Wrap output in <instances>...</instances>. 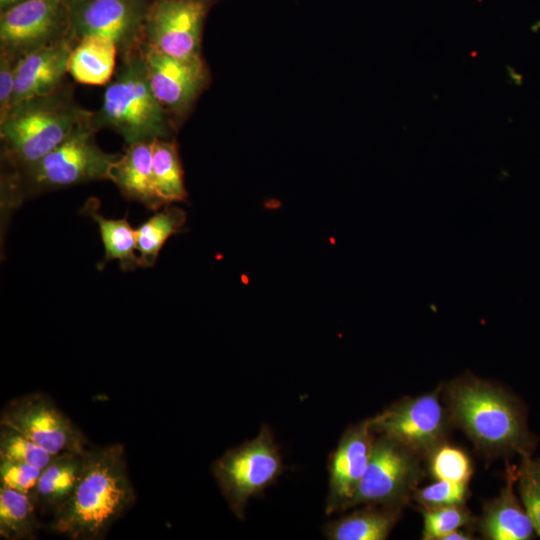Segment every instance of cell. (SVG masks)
Masks as SVG:
<instances>
[{
  "label": "cell",
  "instance_id": "cell-34",
  "mask_svg": "<svg viewBox=\"0 0 540 540\" xmlns=\"http://www.w3.org/2000/svg\"><path fill=\"white\" fill-rule=\"evenodd\" d=\"M24 0H0V9L1 11L19 3V2H22Z\"/></svg>",
  "mask_w": 540,
  "mask_h": 540
},
{
  "label": "cell",
  "instance_id": "cell-15",
  "mask_svg": "<svg viewBox=\"0 0 540 540\" xmlns=\"http://www.w3.org/2000/svg\"><path fill=\"white\" fill-rule=\"evenodd\" d=\"M76 42L70 33L17 60L12 108L30 98L50 94L64 84L69 56Z\"/></svg>",
  "mask_w": 540,
  "mask_h": 540
},
{
  "label": "cell",
  "instance_id": "cell-13",
  "mask_svg": "<svg viewBox=\"0 0 540 540\" xmlns=\"http://www.w3.org/2000/svg\"><path fill=\"white\" fill-rule=\"evenodd\" d=\"M370 428L408 448L428 449L443 433V409L436 395H422L401 401L371 418Z\"/></svg>",
  "mask_w": 540,
  "mask_h": 540
},
{
  "label": "cell",
  "instance_id": "cell-19",
  "mask_svg": "<svg viewBox=\"0 0 540 540\" xmlns=\"http://www.w3.org/2000/svg\"><path fill=\"white\" fill-rule=\"evenodd\" d=\"M99 200L89 198L82 213L89 216L98 225L105 249L104 259L98 269L102 270L111 260L119 261L124 271L135 270L141 266L139 255L136 254V232L127 218L109 219L99 213Z\"/></svg>",
  "mask_w": 540,
  "mask_h": 540
},
{
  "label": "cell",
  "instance_id": "cell-9",
  "mask_svg": "<svg viewBox=\"0 0 540 540\" xmlns=\"http://www.w3.org/2000/svg\"><path fill=\"white\" fill-rule=\"evenodd\" d=\"M150 0H67L71 33L76 40L98 35L115 43L120 58L137 50L144 40Z\"/></svg>",
  "mask_w": 540,
  "mask_h": 540
},
{
  "label": "cell",
  "instance_id": "cell-35",
  "mask_svg": "<svg viewBox=\"0 0 540 540\" xmlns=\"http://www.w3.org/2000/svg\"><path fill=\"white\" fill-rule=\"evenodd\" d=\"M538 466H539V469H540V464H538Z\"/></svg>",
  "mask_w": 540,
  "mask_h": 540
},
{
  "label": "cell",
  "instance_id": "cell-12",
  "mask_svg": "<svg viewBox=\"0 0 540 540\" xmlns=\"http://www.w3.org/2000/svg\"><path fill=\"white\" fill-rule=\"evenodd\" d=\"M141 53L154 95L175 124L183 118L207 84L202 58L178 59L142 43Z\"/></svg>",
  "mask_w": 540,
  "mask_h": 540
},
{
  "label": "cell",
  "instance_id": "cell-22",
  "mask_svg": "<svg viewBox=\"0 0 540 540\" xmlns=\"http://www.w3.org/2000/svg\"><path fill=\"white\" fill-rule=\"evenodd\" d=\"M395 521L393 511L368 507L327 523L324 535L329 540H384Z\"/></svg>",
  "mask_w": 540,
  "mask_h": 540
},
{
  "label": "cell",
  "instance_id": "cell-8",
  "mask_svg": "<svg viewBox=\"0 0 540 540\" xmlns=\"http://www.w3.org/2000/svg\"><path fill=\"white\" fill-rule=\"evenodd\" d=\"M215 0H150L143 42L178 59L201 57L202 31Z\"/></svg>",
  "mask_w": 540,
  "mask_h": 540
},
{
  "label": "cell",
  "instance_id": "cell-32",
  "mask_svg": "<svg viewBox=\"0 0 540 540\" xmlns=\"http://www.w3.org/2000/svg\"><path fill=\"white\" fill-rule=\"evenodd\" d=\"M506 72H507V77L509 79V82L511 84H514L517 86L522 84L523 76L519 74L518 72H516V70L513 67L507 66Z\"/></svg>",
  "mask_w": 540,
  "mask_h": 540
},
{
  "label": "cell",
  "instance_id": "cell-6",
  "mask_svg": "<svg viewBox=\"0 0 540 540\" xmlns=\"http://www.w3.org/2000/svg\"><path fill=\"white\" fill-rule=\"evenodd\" d=\"M449 399L458 422L480 445L517 450L524 445L526 433L520 413L504 392L468 382L452 387Z\"/></svg>",
  "mask_w": 540,
  "mask_h": 540
},
{
  "label": "cell",
  "instance_id": "cell-23",
  "mask_svg": "<svg viewBox=\"0 0 540 540\" xmlns=\"http://www.w3.org/2000/svg\"><path fill=\"white\" fill-rule=\"evenodd\" d=\"M185 221V211L169 204L135 229L136 249L142 267L155 264L161 248L173 234L181 231Z\"/></svg>",
  "mask_w": 540,
  "mask_h": 540
},
{
  "label": "cell",
  "instance_id": "cell-24",
  "mask_svg": "<svg viewBox=\"0 0 540 540\" xmlns=\"http://www.w3.org/2000/svg\"><path fill=\"white\" fill-rule=\"evenodd\" d=\"M36 506L22 492L0 486V536L5 540H35L40 529Z\"/></svg>",
  "mask_w": 540,
  "mask_h": 540
},
{
  "label": "cell",
  "instance_id": "cell-14",
  "mask_svg": "<svg viewBox=\"0 0 540 540\" xmlns=\"http://www.w3.org/2000/svg\"><path fill=\"white\" fill-rule=\"evenodd\" d=\"M370 419L348 428L329 458L326 514L346 510L366 470L373 445Z\"/></svg>",
  "mask_w": 540,
  "mask_h": 540
},
{
  "label": "cell",
  "instance_id": "cell-30",
  "mask_svg": "<svg viewBox=\"0 0 540 540\" xmlns=\"http://www.w3.org/2000/svg\"><path fill=\"white\" fill-rule=\"evenodd\" d=\"M520 494L525 511L540 537V469L528 462L520 478Z\"/></svg>",
  "mask_w": 540,
  "mask_h": 540
},
{
  "label": "cell",
  "instance_id": "cell-16",
  "mask_svg": "<svg viewBox=\"0 0 540 540\" xmlns=\"http://www.w3.org/2000/svg\"><path fill=\"white\" fill-rule=\"evenodd\" d=\"M152 140L126 145L110 173L122 195L151 210L164 207L155 187L152 164Z\"/></svg>",
  "mask_w": 540,
  "mask_h": 540
},
{
  "label": "cell",
  "instance_id": "cell-7",
  "mask_svg": "<svg viewBox=\"0 0 540 540\" xmlns=\"http://www.w3.org/2000/svg\"><path fill=\"white\" fill-rule=\"evenodd\" d=\"M0 425L25 435L52 455L84 452L89 443L54 400L41 392L27 393L7 402L0 414Z\"/></svg>",
  "mask_w": 540,
  "mask_h": 540
},
{
  "label": "cell",
  "instance_id": "cell-27",
  "mask_svg": "<svg viewBox=\"0 0 540 540\" xmlns=\"http://www.w3.org/2000/svg\"><path fill=\"white\" fill-rule=\"evenodd\" d=\"M41 468L8 459H0V486L32 496L42 473Z\"/></svg>",
  "mask_w": 540,
  "mask_h": 540
},
{
  "label": "cell",
  "instance_id": "cell-5",
  "mask_svg": "<svg viewBox=\"0 0 540 540\" xmlns=\"http://www.w3.org/2000/svg\"><path fill=\"white\" fill-rule=\"evenodd\" d=\"M284 469L280 449L267 425L258 435L226 450L211 472L231 512L244 519L249 500L263 494Z\"/></svg>",
  "mask_w": 540,
  "mask_h": 540
},
{
  "label": "cell",
  "instance_id": "cell-18",
  "mask_svg": "<svg viewBox=\"0 0 540 540\" xmlns=\"http://www.w3.org/2000/svg\"><path fill=\"white\" fill-rule=\"evenodd\" d=\"M118 49L115 43L98 35L77 40L68 60V73L78 83L104 85L116 72Z\"/></svg>",
  "mask_w": 540,
  "mask_h": 540
},
{
  "label": "cell",
  "instance_id": "cell-29",
  "mask_svg": "<svg viewBox=\"0 0 540 540\" xmlns=\"http://www.w3.org/2000/svg\"><path fill=\"white\" fill-rule=\"evenodd\" d=\"M466 495V483L439 480L417 492V499L429 508L460 505Z\"/></svg>",
  "mask_w": 540,
  "mask_h": 540
},
{
  "label": "cell",
  "instance_id": "cell-26",
  "mask_svg": "<svg viewBox=\"0 0 540 540\" xmlns=\"http://www.w3.org/2000/svg\"><path fill=\"white\" fill-rule=\"evenodd\" d=\"M431 469L438 480L466 483L471 475L468 457L459 449L444 446L433 456Z\"/></svg>",
  "mask_w": 540,
  "mask_h": 540
},
{
  "label": "cell",
  "instance_id": "cell-3",
  "mask_svg": "<svg viewBox=\"0 0 540 540\" xmlns=\"http://www.w3.org/2000/svg\"><path fill=\"white\" fill-rule=\"evenodd\" d=\"M93 120L82 125L28 168L7 171L1 178V207L5 213L28 196L95 180H109L120 153L103 151L96 143Z\"/></svg>",
  "mask_w": 540,
  "mask_h": 540
},
{
  "label": "cell",
  "instance_id": "cell-2",
  "mask_svg": "<svg viewBox=\"0 0 540 540\" xmlns=\"http://www.w3.org/2000/svg\"><path fill=\"white\" fill-rule=\"evenodd\" d=\"M93 116L74 100L72 88L65 83L50 94L22 101L0 123L1 159L9 171H22Z\"/></svg>",
  "mask_w": 540,
  "mask_h": 540
},
{
  "label": "cell",
  "instance_id": "cell-10",
  "mask_svg": "<svg viewBox=\"0 0 540 540\" xmlns=\"http://www.w3.org/2000/svg\"><path fill=\"white\" fill-rule=\"evenodd\" d=\"M70 33L67 0H24L0 14V51L17 60Z\"/></svg>",
  "mask_w": 540,
  "mask_h": 540
},
{
  "label": "cell",
  "instance_id": "cell-1",
  "mask_svg": "<svg viewBox=\"0 0 540 540\" xmlns=\"http://www.w3.org/2000/svg\"><path fill=\"white\" fill-rule=\"evenodd\" d=\"M135 500L124 445L90 447L75 491L52 514L49 527L70 540H102Z\"/></svg>",
  "mask_w": 540,
  "mask_h": 540
},
{
  "label": "cell",
  "instance_id": "cell-20",
  "mask_svg": "<svg viewBox=\"0 0 540 540\" xmlns=\"http://www.w3.org/2000/svg\"><path fill=\"white\" fill-rule=\"evenodd\" d=\"M153 176L157 194L163 205L187 199L184 173L178 147L172 138L152 140Z\"/></svg>",
  "mask_w": 540,
  "mask_h": 540
},
{
  "label": "cell",
  "instance_id": "cell-17",
  "mask_svg": "<svg viewBox=\"0 0 540 540\" xmlns=\"http://www.w3.org/2000/svg\"><path fill=\"white\" fill-rule=\"evenodd\" d=\"M85 451L55 455L42 470L31 496L42 513L53 514L72 496L83 474Z\"/></svg>",
  "mask_w": 540,
  "mask_h": 540
},
{
  "label": "cell",
  "instance_id": "cell-33",
  "mask_svg": "<svg viewBox=\"0 0 540 540\" xmlns=\"http://www.w3.org/2000/svg\"><path fill=\"white\" fill-rule=\"evenodd\" d=\"M470 539V537L466 536L464 533L458 532L457 530H454L450 532L449 534L445 535L442 540H467Z\"/></svg>",
  "mask_w": 540,
  "mask_h": 540
},
{
  "label": "cell",
  "instance_id": "cell-11",
  "mask_svg": "<svg viewBox=\"0 0 540 540\" xmlns=\"http://www.w3.org/2000/svg\"><path fill=\"white\" fill-rule=\"evenodd\" d=\"M416 475L410 448L381 434L373 441L366 470L346 509L360 504H395L413 487Z\"/></svg>",
  "mask_w": 540,
  "mask_h": 540
},
{
  "label": "cell",
  "instance_id": "cell-25",
  "mask_svg": "<svg viewBox=\"0 0 540 540\" xmlns=\"http://www.w3.org/2000/svg\"><path fill=\"white\" fill-rule=\"evenodd\" d=\"M54 456L25 435L0 425V459L19 461L44 469Z\"/></svg>",
  "mask_w": 540,
  "mask_h": 540
},
{
  "label": "cell",
  "instance_id": "cell-4",
  "mask_svg": "<svg viewBox=\"0 0 540 540\" xmlns=\"http://www.w3.org/2000/svg\"><path fill=\"white\" fill-rule=\"evenodd\" d=\"M94 123L98 129L116 131L126 145L171 138L174 123L152 91L140 47L121 58L94 112Z\"/></svg>",
  "mask_w": 540,
  "mask_h": 540
},
{
  "label": "cell",
  "instance_id": "cell-21",
  "mask_svg": "<svg viewBox=\"0 0 540 540\" xmlns=\"http://www.w3.org/2000/svg\"><path fill=\"white\" fill-rule=\"evenodd\" d=\"M511 488L508 487L485 513L482 530L490 539L527 540L533 534V524L519 506Z\"/></svg>",
  "mask_w": 540,
  "mask_h": 540
},
{
  "label": "cell",
  "instance_id": "cell-31",
  "mask_svg": "<svg viewBox=\"0 0 540 540\" xmlns=\"http://www.w3.org/2000/svg\"><path fill=\"white\" fill-rule=\"evenodd\" d=\"M16 62L13 56L0 51V123L6 119L13 106Z\"/></svg>",
  "mask_w": 540,
  "mask_h": 540
},
{
  "label": "cell",
  "instance_id": "cell-28",
  "mask_svg": "<svg viewBox=\"0 0 540 540\" xmlns=\"http://www.w3.org/2000/svg\"><path fill=\"white\" fill-rule=\"evenodd\" d=\"M423 538L440 539L467 522L466 514L457 506L430 508L424 511Z\"/></svg>",
  "mask_w": 540,
  "mask_h": 540
}]
</instances>
